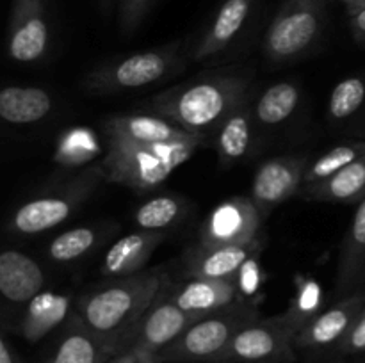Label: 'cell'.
<instances>
[{
  "instance_id": "26",
  "label": "cell",
  "mask_w": 365,
  "mask_h": 363,
  "mask_svg": "<svg viewBox=\"0 0 365 363\" xmlns=\"http://www.w3.org/2000/svg\"><path fill=\"white\" fill-rule=\"evenodd\" d=\"M303 100L302 85L294 80H280L267 85L253 105L260 127L274 128L287 123L299 109Z\"/></svg>"
},
{
  "instance_id": "28",
  "label": "cell",
  "mask_w": 365,
  "mask_h": 363,
  "mask_svg": "<svg viewBox=\"0 0 365 363\" xmlns=\"http://www.w3.org/2000/svg\"><path fill=\"white\" fill-rule=\"evenodd\" d=\"M189 210H191V205L184 196L159 194L146 199L135 209L134 221L139 230L166 231L168 228L182 223Z\"/></svg>"
},
{
  "instance_id": "40",
  "label": "cell",
  "mask_w": 365,
  "mask_h": 363,
  "mask_svg": "<svg viewBox=\"0 0 365 363\" xmlns=\"http://www.w3.org/2000/svg\"><path fill=\"white\" fill-rule=\"evenodd\" d=\"M335 363H365V354L355 356V358H346V359H341V362H335Z\"/></svg>"
},
{
  "instance_id": "9",
  "label": "cell",
  "mask_w": 365,
  "mask_h": 363,
  "mask_svg": "<svg viewBox=\"0 0 365 363\" xmlns=\"http://www.w3.org/2000/svg\"><path fill=\"white\" fill-rule=\"evenodd\" d=\"M296 333L282 319H257L237 331L228 347L212 363H296Z\"/></svg>"
},
{
  "instance_id": "15",
  "label": "cell",
  "mask_w": 365,
  "mask_h": 363,
  "mask_svg": "<svg viewBox=\"0 0 365 363\" xmlns=\"http://www.w3.org/2000/svg\"><path fill=\"white\" fill-rule=\"evenodd\" d=\"M237 276L235 278H187L184 283L168 292V298L185 312L196 317L220 312L239 301L241 298Z\"/></svg>"
},
{
  "instance_id": "3",
  "label": "cell",
  "mask_w": 365,
  "mask_h": 363,
  "mask_svg": "<svg viewBox=\"0 0 365 363\" xmlns=\"http://www.w3.org/2000/svg\"><path fill=\"white\" fill-rule=\"evenodd\" d=\"M203 139L185 142H163L143 144L116 135H106L107 148L100 160L103 182L123 185L135 192L153 191L166 178L171 177L178 166L187 162Z\"/></svg>"
},
{
  "instance_id": "5",
  "label": "cell",
  "mask_w": 365,
  "mask_h": 363,
  "mask_svg": "<svg viewBox=\"0 0 365 363\" xmlns=\"http://www.w3.org/2000/svg\"><path fill=\"white\" fill-rule=\"evenodd\" d=\"M100 180H103V174L98 162L84 167L59 185H53L16 206L7 221V230L27 237L66 223L91 198Z\"/></svg>"
},
{
  "instance_id": "4",
  "label": "cell",
  "mask_w": 365,
  "mask_h": 363,
  "mask_svg": "<svg viewBox=\"0 0 365 363\" xmlns=\"http://www.w3.org/2000/svg\"><path fill=\"white\" fill-rule=\"evenodd\" d=\"M187 56L184 52V41H173L155 48L110 57L84 75L82 89L93 96H107L148 88L177 75L184 68Z\"/></svg>"
},
{
  "instance_id": "30",
  "label": "cell",
  "mask_w": 365,
  "mask_h": 363,
  "mask_svg": "<svg viewBox=\"0 0 365 363\" xmlns=\"http://www.w3.org/2000/svg\"><path fill=\"white\" fill-rule=\"evenodd\" d=\"M98 135L89 127L66 128L56 142V162L61 167H88L100 157Z\"/></svg>"
},
{
  "instance_id": "8",
  "label": "cell",
  "mask_w": 365,
  "mask_h": 363,
  "mask_svg": "<svg viewBox=\"0 0 365 363\" xmlns=\"http://www.w3.org/2000/svg\"><path fill=\"white\" fill-rule=\"evenodd\" d=\"M365 306V288L337 299L335 305L314 317L294 337V349L307 363H335L339 347Z\"/></svg>"
},
{
  "instance_id": "17",
  "label": "cell",
  "mask_w": 365,
  "mask_h": 363,
  "mask_svg": "<svg viewBox=\"0 0 365 363\" xmlns=\"http://www.w3.org/2000/svg\"><path fill=\"white\" fill-rule=\"evenodd\" d=\"M257 253L259 242L246 246H205L198 242L184 255V273L187 278H235Z\"/></svg>"
},
{
  "instance_id": "29",
  "label": "cell",
  "mask_w": 365,
  "mask_h": 363,
  "mask_svg": "<svg viewBox=\"0 0 365 363\" xmlns=\"http://www.w3.org/2000/svg\"><path fill=\"white\" fill-rule=\"evenodd\" d=\"M365 109V77L351 75L337 82L327 103V116L334 127H348Z\"/></svg>"
},
{
  "instance_id": "16",
  "label": "cell",
  "mask_w": 365,
  "mask_h": 363,
  "mask_svg": "<svg viewBox=\"0 0 365 363\" xmlns=\"http://www.w3.org/2000/svg\"><path fill=\"white\" fill-rule=\"evenodd\" d=\"M103 134L116 135L132 142L143 144H163V142H185L205 135L191 134L178 127L168 117L157 114H120L110 116L102 125Z\"/></svg>"
},
{
  "instance_id": "7",
  "label": "cell",
  "mask_w": 365,
  "mask_h": 363,
  "mask_svg": "<svg viewBox=\"0 0 365 363\" xmlns=\"http://www.w3.org/2000/svg\"><path fill=\"white\" fill-rule=\"evenodd\" d=\"M260 319L257 306L239 301L220 312L200 317L177 340L159 352L163 363H212L239 330Z\"/></svg>"
},
{
  "instance_id": "22",
  "label": "cell",
  "mask_w": 365,
  "mask_h": 363,
  "mask_svg": "<svg viewBox=\"0 0 365 363\" xmlns=\"http://www.w3.org/2000/svg\"><path fill=\"white\" fill-rule=\"evenodd\" d=\"M71 298L68 294L41 292L36 295L21 313L16 333L27 342H38L56 330L70 315Z\"/></svg>"
},
{
  "instance_id": "21",
  "label": "cell",
  "mask_w": 365,
  "mask_h": 363,
  "mask_svg": "<svg viewBox=\"0 0 365 363\" xmlns=\"http://www.w3.org/2000/svg\"><path fill=\"white\" fill-rule=\"evenodd\" d=\"M255 114L248 98L242 100L216 130L217 159L223 167H232L245 160L255 141Z\"/></svg>"
},
{
  "instance_id": "25",
  "label": "cell",
  "mask_w": 365,
  "mask_h": 363,
  "mask_svg": "<svg viewBox=\"0 0 365 363\" xmlns=\"http://www.w3.org/2000/svg\"><path fill=\"white\" fill-rule=\"evenodd\" d=\"M299 194L309 201L359 205L365 198V157L349 164L328 180L302 189Z\"/></svg>"
},
{
  "instance_id": "38",
  "label": "cell",
  "mask_w": 365,
  "mask_h": 363,
  "mask_svg": "<svg viewBox=\"0 0 365 363\" xmlns=\"http://www.w3.org/2000/svg\"><path fill=\"white\" fill-rule=\"evenodd\" d=\"M96 2H98V9L103 18H109L114 11V6H118V0H96Z\"/></svg>"
},
{
  "instance_id": "6",
  "label": "cell",
  "mask_w": 365,
  "mask_h": 363,
  "mask_svg": "<svg viewBox=\"0 0 365 363\" xmlns=\"http://www.w3.org/2000/svg\"><path fill=\"white\" fill-rule=\"evenodd\" d=\"M328 0H284L262 41L269 64H289L309 56L327 28Z\"/></svg>"
},
{
  "instance_id": "32",
  "label": "cell",
  "mask_w": 365,
  "mask_h": 363,
  "mask_svg": "<svg viewBox=\"0 0 365 363\" xmlns=\"http://www.w3.org/2000/svg\"><path fill=\"white\" fill-rule=\"evenodd\" d=\"M321 312H323V290L316 280H307L298 287L289 308L282 313V319L298 335Z\"/></svg>"
},
{
  "instance_id": "27",
  "label": "cell",
  "mask_w": 365,
  "mask_h": 363,
  "mask_svg": "<svg viewBox=\"0 0 365 363\" xmlns=\"http://www.w3.org/2000/svg\"><path fill=\"white\" fill-rule=\"evenodd\" d=\"M118 230V226H77L66 230L53 237L46 246V255L52 262L70 263L84 258L95 251L107 238L109 231Z\"/></svg>"
},
{
  "instance_id": "11",
  "label": "cell",
  "mask_w": 365,
  "mask_h": 363,
  "mask_svg": "<svg viewBox=\"0 0 365 363\" xmlns=\"http://www.w3.org/2000/svg\"><path fill=\"white\" fill-rule=\"evenodd\" d=\"M262 214L250 196H235L220 203L200 228V244L246 246L259 242Z\"/></svg>"
},
{
  "instance_id": "20",
  "label": "cell",
  "mask_w": 365,
  "mask_h": 363,
  "mask_svg": "<svg viewBox=\"0 0 365 363\" xmlns=\"http://www.w3.org/2000/svg\"><path fill=\"white\" fill-rule=\"evenodd\" d=\"M365 288V198L356 206L339 256L335 295L337 299Z\"/></svg>"
},
{
  "instance_id": "24",
  "label": "cell",
  "mask_w": 365,
  "mask_h": 363,
  "mask_svg": "<svg viewBox=\"0 0 365 363\" xmlns=\"http://www.w3.org/2000/svg\"><path fill=\"white\" fill-rule=\"evenodd\" d=\"M53 100L41 88L6 85L0 91V117L11 125H32L48 117Z\"/></svg>"
},
{
  "instance_id": "31",
  "label": "cell",
  "mask_w": 365,
  "mask_h": 363,
  "mask_svg": "<svg viewBox=\"0 0 365 363\" xmlns=\"http://www.w3.org/2000/svg\"><path fill=\"white\" fill-rule=\"evenodd\" d=\"M365 157V139H359V141L344 142V144L334 146L331 149L324 152L317 159H314L309 164L305 173V184L303 189L312 187V185L321 184V182L328 180L334 177L335 173L342 171L348 167L349 164L356 162L359 159Z\"/></svg>"
},
{
  "instance_id": "41",
  "label": "cell",
  "mask_w": 365,
  "mask_h": 363,
  "mask_svg": "<svg viewBox=\"0 0 365 363\" xmlns=\"http://www.w3.org/2000/svg\"><path fill=\"white\" fill-rule=\"evenodd\" d=\"M337 2H342V4H346V7H349V6H351L353 2H355V0H337Z\"/></svg>"
},
{
  "instance_id": "12",
  "label": "cell",
  "mask_w": 365,
  "mask_h": 363,
  "mask_svg": "<svg viewBox=\"0 0 365 363\" xmlns=\"http://www.w3.org/2000/svg\"><path fill=\"white\" fill-rule=\"evenodd\" d=\"M309 164V157L305 155H280L257 167L250 198L262 217L302 192Z\"/></svg>"
},
{
  "instance_id": "13",
  "label": "cell",
  "mask_w": 365,
  "mask_h": 363,
  "mask_svg": "<svg viewBox=\"0 0 365 363\" xmlns=\"http://www.w3.org/2000/svg\"><path fill=\"white\" fill-rule=\"evenodd\" d=\"M200 317L182 310L166 294H163L159 301L139 320L138 326L130 331L120 351L138 347L150 352H160L168 345L173 344Z\"/></svg>"
},
{
  "instance_id": "10",
  "label": "cell",
  "mask_w": 365,
  "mask_h": 363,
  "mask_svg": "<svg viewBox=\"0 0 365 363\" xmlns=\"http://www.w3.org/2000/svg\"><path fill=\"white\" fill-rule=\"evenodd\" d=\"M48 0H13L7 21V56L21 64L45 59L50 50Z\"/></svg>"
},
{
  "instance_id": "1",
  "label": "cell",
  "mask_w": 365,
  "mask_h": 363,
  "mask_svg": "<svg viewBox=\"0 0 365 363\" xmlns=\"http://www.w3.org/2000/svg\"><path fill=\"white\" fill-rule=\"evenodd\" d=\"M166 287L164 270H141L86 292L77 302L75 313L86 327L116 354L123 342L159 301Z\"/></svg>"
},
{
  "instance_id": "34",
  "label": "cell",
  "mask_w": 365,
  "mask_h": 363,
  "mask_svg": "<svg viewBox=\"0 0 365 363\" xmlns=\"http://www.w3.org/2000/svg\"><path fill=\"white\" fill-rule=\"evenodd\" d=\"M365 354V306L360 312V315L356 317L355 324L351 326L349 333L346 335V338L342 340L341 347H339V359L346 358H355V356H364Z\"/></svg>"
},
{
  "instance_id": "14",
  "label": "cell",
  "mask_w": 365,
  "mask_h": 363,
  "mask_svg": "<svg viewBox=\"0 0 365 363\" xmlns=\"http://www.w3.org/2000/svg\"><path fill=\"white\" fill-rule=\"evenodd\" d=\"M257 0H223L210 23L189 50L191 60L214 59L230 48L248 27Z\"/></svg>"
},
{
  "instance_id": "23",
  "label": "cell",
  "mask_w": 365,
  "mask_h": 363,
  "mask_svg": "<svg viewBox=\"0 0 365 363\" xmlns=\"http://www.w3.org/2000/svg\"><path fill=\"white\" fill-rule=\"evenodd\" d=\"M110 351L82 324L77 313L68 319L66 330L61 335L52 354L41 363H107Z\"/></svg>"
},
{
  "instance_id": "18",
  "label": "cell",
  "mask_w": 365,
  "mask_h": 363,
  "mask_svg": "<svg viewBox=\"0 0 365 363\" xmlns=\"http://www.w3.org/2000/svg\"><path fill=\"white\" fill-rule=\"evenodd\" d=\"M168 238L166 231L138 230L118 238L102 262V274L107 278H123L145 270L150 256Z\"/></svg>"
},
{
  "instance_id": "33",
  "label": "cell",
  "mask_w": 365,
  "mask_h": 363,
  "mask_svg": "<svg viewBox=\"0 0 365 363\" xmlns=\"http://www.w3.org/2000/svg\"><path fill=\"white\" fill-rule=\"evenodd\" d=\"M157 0H118V28L121 36L135 34Z\"/></svg>"
},
{
  "instance_id": "36",
  "label": "cell",
  "mask_w": 365,
  "mask_h": 363,
  "mask_svg": "<svg viewBox=\"0 0 365 363\" xmlns=\"http://www.w3.org/2000/svg\"><path fill=\"white\" fill-rule=\"evenodd\" d=\"M349 31L356 43L365 45V7L349 16Z\"/></svg>"
},
{
  "instance_id": "39",
  "label": "cell",
  "mask_w": 365,
  "mask_h": 363,
  "mask_svg": "<svg viewBox=\"0 0 365 363\" xmlns=\"http://www.w3.org/2000/svg\"><path fill=\"white\" fill-rule=\"evenodd\" d=\"M365 7V0H355V2L351 4L349 7H346V11H348V16H351V14L359 13L360 9H364Z\"/></svg>"
},
{
  "instance_id": "37",
  "label": "cell",
  "mask_w": 365,
  "mask_h": 363,
  "mask_svg": "<svg viewBox=\"0 0 365 363\" xmlns=\"http://www.w3.org/2000/svg\"><path fill=\"white\" fill-rule=\"evenodd\" d=\"M0 363H24L7 335H2V340H0Z\"/></svg>"
},
{
  "instance_id": "35",
  "label": "cell",
  "mask_w": 365,
  "mask_h": 363,
  "mask_svg": "<svg viewBox=\"0 0 365 363\" xmlns=\"http://www.w3.org/2000/svg\"><path fill=\"white\" fill-rule=\"evenodd\" d=\"M107 363H163L159 352H150L145 349L128 347L116 352L107 359Z\"/></svg>"
},
{
  "instance_id": "2",
  "label": "cell",
  "mask_w": 365,
  "mask_h": 363,
  "mask_svg": "<svg viewBox=\"0 0 365 363\" xmlns=\"http://www.w3.org/2000/svg\"><path fill=\"white\" fill-rule=\"evenodd\" d=\"M252 75L245 70L207 75L152 96L148 109L191 134L216 132L225 117L250 96Z\"/></svg>"
},
{
  "instance_id": "19",
  "label": "cell",
  "mask_w": 365,
  "mask_h": 363,
  "mask_svg": "<svg viewBox=\"0 0 365 363\" xmlns=\"http://www.w3.org/2000/svg\"><path fill=\"white\" fill-rule=\"evenodd\" d=\"M45 283V273L32 256L18 249H6L0 255V292L11 305L27 306L41 294Z\"/></svg>"
}]
</instances>
